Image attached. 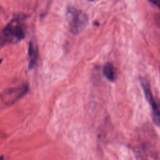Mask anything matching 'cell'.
I'll use <instances>...</instances> for the list:
<instances>
[{"label":"cell","instance_id":"5","mask_svg":"<svg viewBox=\"0 0 160 160\" xmlns=\"http://www.w3.org/2000/svg\"><path fill=\"white\" fill-rule=\"evenodd\" d=\"M147 101L150 104L152 108V118L154 122L157 126H160V107L156 103L155 100L153 98V96H151L146 98Z\"/></svg>","mask_w":160,"mask_h":160},{"label":"cell","instance_id":"7","mask_svg":"<svg viewBox=\"0 0 160 160\" xmlns=\"http://www.w3.org/2000/svg\"><path fill=\"white\" fill-rule=\"evenodd\" d=\"M152 3L154 4L155 5L158 6V7L160 8V0H156V1H151Z\"/></svg>","mask_w":160,"mask_h":160},{"label":"cell","instance_id":"4","mask_svg":"<svg viewBox=\"0 0 160 160\" xmlns=\"http://www.w3.org/2000/svg\"><path fill=\"white\" fill-rule=\"evenodd\" d=\"M28 56L29 59V69H33L38 61L39 51L37 44L34 41H30L28 45Z\"/></svg>","mask_w":160,"mask_h":160},{"label":"cell","instance_id":"1","mask_svg":"<svg viewBox=\"0 0 160 160\" xmlns=\"http://www.w3.org/2000/svg\"><path fill=\"white\" fill-rule=\"evenodd\" d=\"M25 25L20 18L12 19L2 30L0 39L3 43H15L25 38Z\"/></svg>","mask_w":160,"mask_h":160},{"label":"cell","instance_id":"2","mask_svg":"<svg viewBox=\"0 0 160 160\" xmlns=\"http://www.w3.org/2000/svg\"><path fill=\"white\" fill-rule=\"evenodd\" d=\"M67 16L70 30L73 34L80 32L86 26L88 18L86 14L74 8L69 7L67 9Z\"/></svg>","mask_w":160,"mask_h":160},{"label":"cell","instance_id":"3","mask_svg":"<svg viewBox=\"0 0 160 160\" xmlns=\"http://www.w3.org/2000/svg\"><path fill=\"white\" fill-rule=\"evenodd\" d=\"M28 91L29 86L26 84L8 88L1 92L0 99L4 104L11 106L21 99Z\"/></svg>","mask_w":160,"mask_h":160},{"label":"cell","instance_id":"9","mask_svg":"<svg viewBox=\"0 0 160 160\" xmlns=\"http://www.w3.org/2000/svg\"><path fill=\"white\" fill-rule=\"evenodd\" d=\"M1 61H2V60H1V59H0V63H1Z\"/></svg>","mask_w":160,"mask_h":160},{"label":"cell","instance_id":"8","mask_svg":"<svg viewBox=\"0 0 160 160\" xmlns=\"http://www.w3.org/2000/svg\"><path fill=\"white\" fill-rule=\"evenodd\" d=\"M0 160H4V158H3V156H0Z\"/></svg>","mask_w":160,"mask_h":160},{"label":"cell","instance_id":"6","mask_svg":"<svg viewBox=\"0 0 160 160\" xmlns=\"http://www.w3.org/2000/svg\"><path fill=\"white\" fill-rule=\"evenodd\" d=\"M103 73L105 76L110 81H114L116 77V71L113 65L111 63H106L103 68Z\"/></svg>","mask_w":160,"mask_h":160}]
</instances>
